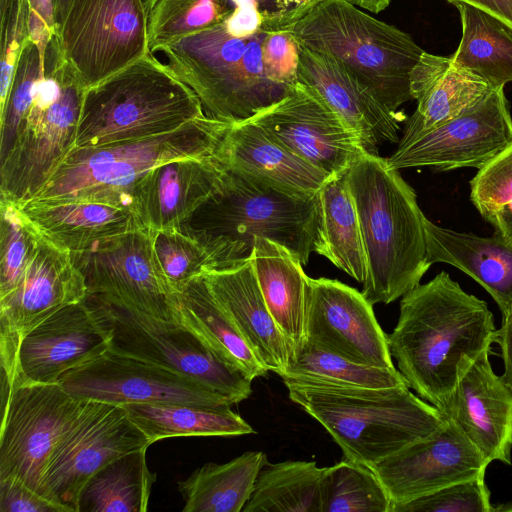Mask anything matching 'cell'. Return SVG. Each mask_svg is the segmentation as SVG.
I'll list each match as a JSON object with an SVG mask.
<instances>
[{"label": "cell", "instance_id": "obj_1", "mask_svg": "<svg viewBox=\"0 0 512 512\" xmlns=\"http://www.w3.org/2000/svg\"><path fill=\"white\" fill-rule=\"evenodd\" d=\"M495 332L487 303L442 271L402 296L387 338L409 388L440 410L464 372L491 348Z\"/></svg>", "mask_w": 512, "mask_h": 512}, {"label": "cell", "instance_id": "obj_2", "mask_svg": "<svg viewBox=\"0 0 512 512\" xmlns=\"http://www.w3.org/2000/svg\"><path fill=\"white\" fill-rule=\"evenodd\" d=\"M318 226V193L224 168L219 187L181 231L202 245L211 270H218L250 259L255 238L279 243L306 265L314 252Z\"/></svg>", "mask_w": 512, "mask_h": 512}, {"label": "cell", "instance_id": "obj_3", "mask_svg": "<svg viewBox=\"0 0 512 512\" xmlns=\"http://www.w3.org/2000/svg\"><path fill=\"white\" fill-rule=\"evenodd\" d=\"M269 32L256 9L235 5L221 23L158 52L199 97L208 117L238 123L281 101L294 87L268 75L264 42Z\"/></svg>", "mask_w": 512, "mask_h": 512}, {"label": "cell", "instance_id": "obj_4", "mask_svg": "<svg viewBox=\"0 0 512 512\" xmlns=\"http://www.w3.org/2000/svg\"><path fill=\"white\" fill-rule=\"evenodd\" d=\"M367 261L362 294L389 304L420 284L428 261L425 215L413 188L386 158L365 153L346 171Z\"/></svg>", "mask_w": 512, "mask_h": 512}, {"label": "cell", "instance_id": "obj_5", "mask_svg": "<svg viewBox=\"0 0 512 512\" xmlns=\"http://www.w3.org/2000/svg\"><path fill=\"white\" fill-rule=\"evenodd\" d=\"M284 384L290 400L326 429L344 458L370 468L433 434L446 420L407 384L387 388Z\"/></svg>", "mask_w": 512, "mask_h": 512}, {"label": "cell", "instance_id": "obj_6", "mask_svg": "<svg viewBox=\"0 0 512 512\" xmlns=\"http://www.w3.org/2000/svg\"><path fill=\"white\" fill-rule=\"evenodd\" d=\"M205 115L195 92L149 53L85 90L74 147L164 134Z\"/></svg>", "mask_w": 512, "mask_h": 512}, {"label": "cell", "instance_id": "obj_7", "mask_svg": "<svg viewBox=\"0 0 512 512\" xmlns=\"http://www.w3.org/2000/svg\"><path fill=\"white\" fill-rule=\"evenodd\" d=\"M288 31L299 45L340 63L391 111L413 99L411 72L425 51L349 0L322 1Z\"/></svg>", "mask_w": 512, "mask_h": 512}, {"label": "cell", "instance_id": "obj_8", "mask_svg": "<svg viewBox=\"0 0 512 512\" xmlns=\"http://www.w3.org/2000/svg\"><path fill=\"white\" fill-rule=\"evenodd\" d=\"M231 124L205 115L164 134L74 147L33 199L132 202V188L155 167L184 157L216 155Z\"/></svg>", "mask_w": 512, "mask_h": 512}, {"label": "cell", "instance_id": "obj_9", "mask_svg": "<svg viewBox=\"0 0 512 512\" xmlns=\"http://www.w3.org/2000/svg\"><path fill=\"white\" fill-rule=\"evenodd\" d=\"M85 90L54 36L31 105L0 158V199L18 206L33 199L74 148Z\"/></svg>", "mask_w": 512, "mask_h": 512}, {"label": "cell", "instance_id": "obj_10", "mask_svg": "<svg viewBox=\"0 0 512 512\" xmlns=\"http://www.w3.org/2000/svg\"><path fill=\"white\" fill-rule=\"evenodd\" d=\"M89 295L110 328L111 350L192 378L225 396L233 405L252 393L253 379L189 327L142 315L99 295Z\"/></svg>", "mask_w": 512, "mask_h": 512}, {"label": "cell", "instance_id": "obj_11", "mask_svg": "<svg viewBox=\"0 0 512 512\" xmlns=\"http://www.w3.org/2000/svg\"><path fill=\"white\" fill-rule=\"evenodd\" d=\"M88 403L59 383L16 385L1 404L0 480L21 482L45 497L49 462Z\"/></svg>", "mask_w": 512, "mask_h": 512}, {"label": "cell", "instance_id": "obj_12", "mask_svg": "<svg viewBox=\"0 0 512 512\" xmlns=\"http://www.w3.org/2000/svg\"><path fill=\"white\" fill-rule=\"evenodd\" d=\"M55 37L85 89L150 53L142 0H70Z\"/></svg>", "mask_w": 512, "mask_h": 512}, {"label": "cell", "instance_id": "obj_13", "mask_svg": "<svg viewBox=\"0 0 512 512\" xmlns=\"http://www.w3.org/2000/svg\"><path fill=\"white\" fill-rule=\"evenodd\" d=\"M88 294L158 320L179 322L174 294L154 254L151 232L139 228L71 253Z\"/></svg>", "mask_w": 512, "mask_h": 512}, {"label": "cell", "instance_id": "obj_14", "mask_svg": "<svg viewBox=\"0 0 512 512\" xmlns=\"http://www.w3.org/2000/svg\"><path fill=\"white\" fill-rule=\"evenodd\" d=\"M151 444L122 405L89 400L49 462L44 495L69 512H78L81 492L94 474L113 460Z\"/></svg>", "mask_w": 512, "mask_h": 512}, {"label": "cell", "instance_id": "obj_15", "mask_svg": "<svg viewBox=\"0 0 512 512\" xmlns=\"http://www.w3.org/2000/svg\"><path fill=\"white\" fill-rule=\"evenodd\" d=\"M58 383L76 398L114 405H233L225 396L192 378L110 348L63 374Z\"/></svg>", "mask_w": 512, "mask_h": 512}, {"label": "cell", "instance_id": "obj_16", "mask_svg": "<svg viewBox=\"0 0 512 512\" xmlns=\"http://www.w3.org/2000/svg\"><path fill=\"white\" fill-rule=\"evenodd\" d=\"M512 143V117L504 87L494 88L476 107L445 124L399 142L386 158L400 170L429 166L438 171L461 167L480 169Z\"/></svg>", "mask_w": 512, "mask_h": 512}, {"label": "cell", "instance_id": "obj_17", "mask_svg": "<svg viewBox=\"0 0 512 512\" xmlns=\"http://www.w3.org/2000/svg\"><path fill=\"white\" fill-rule=\"evenodd\" d=\"M111 331L89 294L58 310L16 345L15 384L58 383L63 374L110 348Z\"/></svg>", "mask_w": 512, "mask_h": 512}, {"label": "cell", "instance_id": "obj_18", "mask_svg": "<svg viewBox=\"0 0 512 512\" xmlns=\"http://www.w3.org/2000/svg\"><path fill=\"white\" fill-rule=\"evenodd\" d=\"M249 120L330 176L346 172L367 153L358 137L323 99L300 82L281 101Z\"/></svg>", "mask_w": 512, "mask_h": 512}, {"label": "cell", "instance_id": "obj_19", "mask_svg": "<svg viewBox=\"0 0 512 512\" xmlns=\"http://www.w3.org/2000/svg\"><path fill=\"white\" fill-rule=\"evenodd\" d=\"M304 340L359 364L395 367L373 305L335 279L309 278Z\"/></svg>", "mask_w": 512, "mask_h": 512}, {"label": "cell", "instance_id": "obj_20", "mask_svg": "<svg viewBox=\"0 0 512 512\" xmlns=\"http://www.w3.org/2000/svg\"><path fill=\"white\" fill-rule=\"evenodd\" d=\"M489 463L449 418L428 437L414 442L371 469L388 492L392 508L486 472Z\"/></svg>", "mask_w": 512, "mask_h": 512}, {"label": "cell", "instance_id": "obj_21", "mask_svg": "<svg viewBox=\"0 0 512 512\" xmlns=\"http://www.w3.org/2000/svg\"><path fill=\"white\" fill-rule=\"evenodd\" d=\"M87 295L71 252L42 236L19 285L0 299V348L16 352L27 332Z\"/></svg>", "mask_w": 512, "mask_h": 512}, {"label": "cell", "instance_id": "obj_22", "mask_svg": "<svg viewBox=\"0 0 512 512\" xmlns=\"http://www.w3.org/2000/svg\"><path fill=\"white\" fill-rule=\"evenodd\" d=\"M483 351L460 377L440 409L452 419L486 461L512 465V392L493 371Z\"/></svg>", "mask_w": 512, "mask_h": 512}, {"label": "cell", "instance_id": "obj_23", "mask_svg": "<svg viewBox=\"0 0 512 512\" xmlns=\"http://www.w3.org/2000/svg\"><path fill=\"white\" fill-rule=\"evenodd\" d=\"M298 82L311 87L358 137L368 154L398 140L402 113L391 111L333 58L299 45Z\"/></svg>", "mask_w": 512, "mask_h": 512}, {"label": "cell", "instance_id": "obj_24", "mask_svg": "<svg viewBox=\"0 0 512 512\" xmlns=\"http://www.w3.org/2000/svg\"><path fill=\"white\" fill-rule=\"evenodd\" d=\"M224 167L216 155L184 157L147 173L131 190L134 209L148 230L178 229L219 187Z\"/></svg>", "mask_w": 512, "mask_h": 512}, {"label": "cell", "instance_id": "obj_25", "mask_svg": "<svg viewBox=\"0 0 512 512\" xmlns=\"http://www.w3.org/2000/svg\"><path fill=\"white\" fill-rule=\"evenodd\" d=\"M19 208L42 236L71 253L145 228L126 200L32 199Z\"/></svg>", "mask_w": 512, "mask_h": 512}, {"label": "cell", "instance_id": "obj_26", "mask_svg": "<svg viewBox=\"0 0 512 512\" xmlns=\"http://www.w3.org/2000/svg\"><path fill=\"white\" fill-rule=\"evenodd\" d=\"M215 298L267 371L280 377L289 360L288 343L260 291L251 258L228 268L204 273Z\"/></svg>", "mask_w": 512, "mask_h": 512}, {"label": "cell", "instance_id": "obj_27", "mask_svg": "<svg viewBox=\"0 0 512 512\" xmlns=\"http://www.w3.org/2000/svg\"><path fill=\"white\" fill-rule=\"evenodd\" d=\"M483 79L456 67L451 57L424 52L411 72L417 108L399 142L435 129L479 105L493 90Z\"/></svg>", "mask_w": 512, "mask_h": 512}, {"label": "cell", "instance_id": "obj_28", "mask_svg": "<svg viewBox=\"0 0 512 512\" xmlns=\"http://www.w3.org/2000/svg\"><path fill=\"white\" fill-rule=\"evenodd\" d=\"M427 257L463 271L497 303L502 318L512 313V239L495 232L490 237L439 227L424 219Z\"/></svg>", "mask_w": 512, "mask_h": 512}, {"label": "cell", "instance_id": "obj_29", "mask_svg": "<svg viewBox=\"0 0 512 512\" xmlns=\"http://www.w3.org/2000/svg\"><path fill=\"white\" fill-rule=\"evenodd\" d=\"M216 156L224 168L307 193H318L331 177L251 120L231 124Z\"/></svg>", "mask_w": 512, "mask_h": 512}, {"label": "cell", "instance_id": "obj_30", "mask_svg": "<svg viewBox=\"0 0 512 512\" xmlns=\"http://www.w3.org/2000/svg\"><path fill=\"white\" fill-rule=\"evenodd\" d=\"M250 258L267 308L291 352L305 337L310 277L297 256L269 239L255 238Z\"/></svg>", "mask_w": 512, "mask_h": 512}, {"label": "cell", "instance_id": "obj_31", "mask_svg": "<svg viewBox=\"0 0 512 512\" xmlns=\"http://www.w3.org/2000/svg\"><path fill=\"white\" fill-rule=\"evenodd\" d=\"M318 196L319 226L314 252L363 284L367 277V261L346 172L331 176Z\"/></svg>", "mask_w": 512, "mask_h": 512}, {"label": "cell", "instance_id": "obj_32", "mask_svg": "<svg viewBox=\"0 0 512 512\" xmlns=\"http://www.w3.org/2000/svg\"><path fill=\"white\" fill-rule=\"evenodd\" d=\"M176 316L180 323L198 333L225 360L251 379L266 374L267 370L213 295L204 273L176 294Z\"/></svg>", "mask_w": 512, "mask_h": 512}, {"label": "cell", "instance_id": "obj_33", "mask_svg": "<svg viewBox=\"0 0 512 512\" xmlns=\"http://www.w3.org/2000/svg\"><path fill=\"white\" fill-rule=\"evenodd\" d=\"M261 451H248L223 464L206 463L178 482L184 512H242L267 463Z\"/></svg>", "mask_w": 512, "mask_h": 512}, {"label": "cell", "instance_id": "obj_34", "mask_svg": "<svg viewBox=\"0 0 512 512\" xmlns=\"http://www.w3.org/2000/svg\"><path fill=\"white\" fill-rule=\"evenodd\" d=\"M462 24L453 64L492 88L512 82V28L493 15L467 3L454 4Z\"/></svg>", "mask_w": 512, "mask_h": 512}, {"label": "cell", "instance_id": "obj_35", "mask_svg": "<svg viewBox=\"0 0 512 512\" xmlns=\"http://www.w3.org/2000/svg\"><path fill=\"white\" fill-rule=\"evenodd\" d=\"M151 443L179 436H235L255 433L231 406L167 403L122 405Z\"/></svg>", "mask_w": 512, "mask_h": 512}, {"label": "cell", "instance_id": "obj_36", "mask_svg": "<svg viewBox=\"0 0 512 512\" xmlns=\"http://www.w3.org/2000/svg\"><path fill=\"white\" fill-rule=\"evenodd\" d=\"M147 449L125 454L94 474L85 484L78 512H144L156 474L146 462Z\"/></svg>", "mask_w": 512, "mask_h": 512}, {"label": "cell", "instance_id": "obj_37", "mask_svg": "<svg viewBox=\"0 0 512 512\" xmlns=\"http://www.w3.org/2000/svg\"><path fill=\"white\" fill-rule=\"evenodd\" d=\"M281 378L283 382L340 387L387 388L407 384L395 367L359 364L305 340L291 350Z\"/></svg>", "mask_w": 512, "mask_h": 512}, {"label": "cell", "instance_id": "obj_38", "mask_svg": "<svg viewBox=\"0 0 512 512\" xmlns=\"http://www.w3.org/2000/svg\"><path fill=\"white\" fill-rule=\"evenodd\" d=\"M324 470L314 461L267 462L242 512H321Z\"/></svg>", "mask_w": 512, "mask_h": 512}, {"label": "cell", "instance_id": "obj_39", "mask_svg": "<svg viewBox=\"0 0 512 512\" xmlns=\"http://www.w3.org/2000/svg\"><path fill=\"white\" fill-rule=\"evenodd\" d=\"M321 512H391L383 483L368 466L343 459L325 467L320 486Z\"/></svg>", "mask_w": 512, "mask_h": 512}, {"label": "cell", "instance_id": "obj_40", "mask_svg": "<svg viewBox=\"0 0 512 512\" xmlns=\"http://www.w3.org/2000/svg\"><path fill=\"white\" fill-rule=\"evenodd\" d=\"M229 0H156L148 12V47L155 53L165 45L202 32L224 21Z\"/></svg>", "mask_w": 512, "mask_h": 512}, {"label": "cell", "instance_id": "obj_41", "mask_svg": "<svg viewBox=\"0 0 512 512\" xmlns=\"http://www.w3.org/2000/svg\"><path fill=\"white\" fill-rule=\"evenodd\" d=\"M41 237L17 204L0 199V299L19 285Z\"/></svg>", "mask_w": 512, "mask_h": 512}, {"label": "cell", "instance_id": "obj_42", "mask_svg": "<svg viewBox=\"0 0 512 512\" xmlns=\"http://www.w3.org/2000/svg\"><path fill=\"white\" fill-rule=\"evenodd\" d=\"M154 254L174 294L212 268L209 255L191 236L178 229L150 230Z\"/></svg>", "mask_w": 512, "mask_h": 512}, {"label": "cell", "instance_id": "obj_43", "mask_svg": "<svg viewBox=\"0 0 512 512\" xmlns=\"http://www.w3.org/2000/svg\"><path fill=\"white\" fill-rule=\"evenodd\" d=\"M45 55L29 39L16 65L12 84L0 111V158L9 150L33 99L39 77L44 72Z\"/></svg>", "mask_w": 512, "mask_h": 512}, {"label": "cell", "instance_id": "obj_44", "mask_svg": "<svg viewBox=\"0 0 512 512\" xmlns=\"http://www.w3.org/2000/svg\"><path fill=\"white\" fill-rule=\"evenodd\" d=\"M485 473L395 506L392 512H493Z\"/></svg>", "mask_w": 512, "mask_h": 512}, {"label": "cell", "instance_id": "obj_45", "mask_svg": "<svg viewBox=\"0 0 512 512\" xmlns=\"http://www.w3.org/2000/svg\"><path fill=\"white\" fill-rule=\"evenodd\" d=\"M470 199L490 224L512 202V143L478 170L470 181Z\"/></svg>", "mask_w": 512, "mask_h": 512}, {"label": "cell", "instance_id": "obj_46", "mask_svg": "<svg viewBox=\"0 0 512 512\" xmlns=\"http://www.w3.org/2000/svg\"><path fill=\"white\" fill-rule=\"evenodd\" d=\"M0 111L4 108L17 62L28 39V0H0Z\"/></svg>", "mask_w": 512, "mask_h": 512}, {"label": "cell", "instance_id": "obj_47", "mask_svg": "<svg viewBox=\"0 0 512 512\" xmlns=\"http://www.w3.org/2000/svg\"><path fill=\"white\" fill-rule=\"evenodd\" d=\"M234 5H248L260 14L263 28L286 31L324 0H229Z\"/></svg>", "mask_w": 512, "mask_h": 512}, {"label": "cell", "instance_id": "obj_48", "mask_svg": "<svg viewBox=\"0 0 512 512\" xmlns=\"http://www.w3.org/2000/svg\"><path fill=\"white\" fill-rule=\"evenodd\" d=\"M0 512H69L15 480H0Z\"/></svg>", "mask_w": 512, "mask_h": 512}, {"label": "cell", "instance_id": "obj_49", "mask_svg": "<svg viewBox=\"0 0 512 512\" xmlns=\"http://www.w3.org/2000/svg\"><path fill=\"white\" fill-rule=\"evenodd\" d=\"M56 31L54 0H28V39L43 55Z\"/></svg>", "mask_w": 512, "mask_h": 512}, {"label": "cell", "instance_id": "obj_50", "mask_svg": "<svg viewBox=\"0 0 512 512\" xmlns=\"http://www.w3.org/2000/svg\"><path fill=\"white\" fill-rule=\"evenodd\" d=\"M494 343L500 348L504 371L500 376L512 392V313L502 318L501 326L496 329Z\"/></svg>", "mask_w": 512, "mask_h": 512}, {"label": "cell", "instance_id": "obj_51", "mask_svg": "<svg viewBox=\"0 0 512 512\" xmlns=\"http://www.w3.org/2000/svg\"><path fill=\"white\" fill-rule=\"evenodd\" d=\"M455 4L463 2L475 6L500 19L512 28V0H447Z\"/></svg>", "mask_w": 512, "mask_h": 512}, {"label": "cell", "instance_id": "obj_52", "mask_svg": "<svg viewBox=\"0 0 512 512\" xmlns=\"http://www.w3.org/2000/svg\"><path fill=\"white\" fill-rule=\"evenodd\" d=\"M491 225L495 232H499L512 239V202L503 206L496 213Z\"/></svg>", "mask_w": 512, "mask_h": 512}, {"label": "cell", "instance_id": "obj_53", "mask_svg": "<svg viewBox=\"0 0 512 512\" xmlns=\"http://www.w3.org/2000/svg\"><path fill=\"white\" fill-rule=\"evenodd\" d=\"M359 8L377 14L388 7L391 0H349Z\"/></svg>", "mask_w": 512, "mask_h": 512}, {"label": "cell", "instance_id": "obj_54", "mask_svg": "<svg viewBox=\"0 0 512 512\" xmlns=\"http://www.w3.org/2000/svg\"><path fill=\"white\" fill-rule=\"evenodd\" d=\"M69 1L70 0H54L57 24H58L60 18L62 17Z\"/></svg>", "mask_w": 512, "mask_h": 512}, {"label": "cell", "instance_id": "obj_55", "mask_svg": "<svg viewBox=\"0 0 512 512\" xmlns=\"http://www.w3.org/2000/svg\"><path fill=\"white\" fill-rule=\"evenodd\" d=\"M495 511H500V512H504V511L512 512V505H511V504H509V505H500L499 507H494L493 512H495Z\"/></svg>", "mask_w": 512, "mask_h": 512}, {"label": "cell", "instance_id": "obj_56", "mask_svg": "<svg viewBox=\"0 0 512 512\" xmlns=\"http://www.w3.org/2000/svg\"><path fill=\"white\" fill-rule=\"evenodd\" d=\"M147 12H149V10L152 8V6L154 5V3L156 2V0H142Z\"/></svg>", "mask_w": 512, "mask_h": 512}]
</instances>
